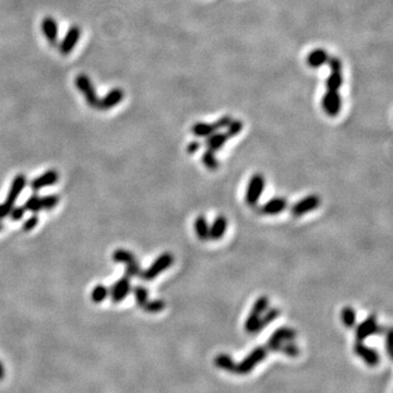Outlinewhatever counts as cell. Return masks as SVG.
<instances>
[{
  "mask_svg": "<svg viewBox=\"0 0 393 393\" xmlns=\"http://www.w3.org/2000/svg\"><path fill=\"white\" fill-rule=\"evenodd\" d=\"M174 262V257L171 252H163L162 255H160L156 259L153 261L152 265H151L147 270L142 271L140 277L142 278L145 282H150V281H153L156 279L161 273L167 270Z\"/></svg>",
  "mask_w": 393,
  "mask_h": 393,
  "instance_id": "obj_1",
  "label": "cell"
},
{
  "mask_svg": "<svg viewBox=\"0 0 393 393\" xmlns=\"http://www.w3.org/2000/svg\"><path fill=\"white\" fill-rule=\"evenodd\" d=\"M266 188V179L261 174H255L250 178L246 189L245 201L249 206L254 207L258 204Z\"/></svg>",
  "mask_w": 393,
  "mask_h": 393,
  "instance_id": "obj_2",
  "label": "cell"
},
{
  "mask_svg": "<svg viewBox=\"0 0 393 393\" xmlns=\"http://www.w3.org/2000/svg\"><path fill=\"white\" fill-rule=\"evenodd\" d=\"M268 351L269 350L267 349V346L257 347V349L252 351L249 355L244 359L243 362L238 365H236L234 372L238 373V374H247V373L251 372V370L255 368L257 364H259L261 361L265 359V357L267 356Z\"/></svg>",
  "mask_w": 393,
  "mask_h": 393,
  "instance_id": "obj_3",
  "label": "cell"
},
{
  "mask_svg": "<svg viewBox=\"0 0 393 393\" xmlns=\"http://www.w3.org/2000/svg\"><path fill=\"white\" fill-rule=\"evenodd\" d=\"M76 86L78 90H80L82 94L86 98L88 104L93 108H98L99 104V98H98V94L95 92L93 84L90 80V78L86 75H79L76 78Z\"/></svg>",
  "mask_w": 393,
  "mask_h": 393,
  "instance_id": "obj_4",
  "label": "cell"
},
{
  "mask_svg": "<svg viewBox=\"0 0 393 393\" xmlns=\"http://www.w3.org/2000/svg\"><path fill=\"white\" fill-rule=\"evenodd\" d=\"M295 338V330L288 327L279 328L274 331L273 334L270 336V339H269L267 343V349L269 351H280L282 344H284L285 342L293 341Z\"/></svg>",
  "mask_w": 393,
  "mask_h": 393,
  "instance_id": "obj_5",
  "label": "cell"
},
{
  "mask_svg": "<svg viewBox=\"0 0 393 393\" xmlns=\"http://www.w3.org/2000/svg\"><path fill=\"white\" fill-rule=\"evenodd\" d=\"M320 200L319 196L317 195H309L306 196L304 198L300 199L299 201H297L296 203H294L291 207V212L295 217H299L307 213L312 212L316 209H318L320 205Z\"/></svg>",
  "mask_w": 393,
  "mask_h": 393,
  "instance_id": "obj_6",
  "label": "cell"
},
{
  "mask_svg": "<svg viewBox=\"0 0 393 393\" xmlns=\"http://www.w3.org/2000/svg\"><path fill=\"white\" fill-rule=\"evenodd\" d=\"M381 331V328L379 327L377 317L375 314H370L369 317L364 320L363 322L359 323L356 328V338L357 341L362 342L364 340H366L369 336H372L374 334H377Z\"/></svg>",
  "mask_w": 393,
  "mask_h": 393,
  "instance_id": "obj_7",
  "label": "cell"
},
{
  "mask_svg": "<svg viewBox=\"0 0 393 393\" xmlns=\"http://www.w3.org/2000/svg\"><path fill=\"white\" fill-rule=\"evenodd\" d=\"M131 292V282L130 278L128 277H122L117 282L114 283V285L111 286L109 290V296L110 299L115 304L118 302H121L123 299H126V297L129 295V293Z\"/></svg>",
  "mask_w": 393,
  "mask_h": 393,
  "instance_id": "obj_8",
  "label": "cell"
},
{
  "mask_svg": "<svg viewBox=\"0 0 393 393\" xmlns=\"http://www.w3.org/2000/svg\"><path fill=\"white\" fill-rule=\"evenodd\" d=\"M26 184H27V178L24 174H18V175L13 178L12 183H11V186L8 192L7 198L4 200V203L8 204L11 207H13L16 199L19 198L21 193L23 192Z\"/></svg>",
  "mask_w": 393,
  "mask_h": 393,
  "instance_id": "obj_9",
  "label": "cell"
},
{
  "mask_svg": "<svg viewBox=\"0 0 393 393\" xmlns=\"http://www.w3.org/2000/svg\"><path fill=\"white\" fill-rule=\"evenodd\" d=\"M58 181H59L58 172L55 171V170H49L47 172H45L44 174H42V175H39L38 177L33 179L30 184V186H31L32 190H34V192H38V190H41L45 187L53 186V185H55Z\"/></svg>",
  "mask_w": 393,
  "mask_h": 393,
  "instance_id": "obj_10",
  "label": "cell"
},
{
  "mask_svg": "<svg viewBox=\"0 0 393 393\" xmlns=\"http://www.w3.org/2000/svg\"><path fill=\"white\" fill-rule=\"evenodd\" d=\"M286 207H288V200L282 196H275V198L268 200L260 207V213L265 215H277L284 212Z\"/></svg>",
  "mask_w": 393,
  "mask_h": 393,
  "instance_id": "obj_11",
  "label": "cell"
},
{
  "mask_svg": "<svg viewBox=\"0 0 393 393\" xmlns=\"http://www.w3.org/2000/svg\"><path fill=\"white\" fill-rule=\"evenodd\" d=\"M81 36V29L79 26H72L70 30L67 32V35L65 36L64 41L61 42L59 50L63 55H68L72 52V49L75 48L78 41Z\"/></svg>",
  "mask_w": 393,
  "mask_h": 393,
  "instance_id": "obj_12",
  "label": "cell"
},
{
  "mask_svg": "<svg viewBox=\"0 0 393 393\" xmlns=\"http://www.w3.org/2000/svg\"><path fill=\"white\" fill-rule=\"evenodd\" d=\"M354 352L357 356L362 357L363 361L365 363H367L370 366H375V365H377L379 363V354L378 352L372 349V347H368L366 345H364L362 342H357L354 346Z\"/></svg>",
  "mask_w": 393,
  "mask_h": 393,
  "instance_id": "obj_13",
  "label": "cell"
},
{
  "mask_svg": "<svg viewBox=\"0 0 393 393\" xmlns=\"http://www.w3.org/2000/svg\"><path fill=\"white\" fill-rule=\"evenodd\" d=\"M123 97H125V93L121 89H114L111 90L110 92H108V94L106 95V97L102 99H99V104H98V109H102V110H107L115 107L116 105L119 104L121 100L123 99Z\"/></svg>",
  "mask_w": 393,
  "mask_h": 393,
  "instance_id": "obj_14",
  "label": "cell"
},
{
  "mask_svg": "<svg viewBox=\"0 0 393 393\" xmlns=\"http://www.w3.org/2000/svg\"><path fill=\"white\" fill-rule=\"evenodd\" d=\"M228 222L227 218L224 215H218L215 217V220L213 221L210 226V233L209 238L212 240H220L223 238V236L225 235L227 231Z\"/></svg>",
  "mask_w": 393,
  "mask_h": 393,
  "instance_id": "obj_15",
  "label": "cell"
},
{
  "mask_svg": "<svg viewBox=\"0 0 393 393\" xmlns=\"http://www.w3.org/2000/svg\"><path fill=\"white\" fill-rule=\"evenodd\" d=\"M57 26H58L57 22H56L53 18H50V16L45 18L42 22L43 33L48 39V42L52 45H56V43H57V36H58Z\"/></svg>",
  "mask_w": 393,
  "mask_h": 393,
  "instance_id": "obj_16",
  "label": "cell"
},
{
  "mask_svg": "<svg viewBox=\"0 0 393 393\" xmlns=\"http://www.w3.org/2000/svg\"><path fill=\"white\" fill-rule=\"evenodd\" d=\"M195 232L196 234V237L200 240L205 241L209 239V233H210V225L207 223L204 215H199L195 221Z\"/></svg>",
  "mask_w": 393,
  "mask_h": 393,
  "instance_id": "obj_17",
  "label": "cell"
},
{
  "mask_svg": "<svg viewBox=\"0 0 393 393\" xmlns=\"http://www.w3.org/2000/svg\"><path fill=\"white\" fill-rule=\"evenodd\" d=\"M262 314H258L250 311L249 316L247 317L245 322V330L248 333H258L260 332V319Z\"/></svg>",
  "mask_w": 393,
  "mask_h": 393,
  "instance_id": "obj_18",
  "label": "cell"
},
{
  "mask_svg": "<svg viewBox=\"0 0 393 393\" xmlns=\"http://www.w3.org/2000/svg\"><path fill=\"white\" fill-rule=\"evenodd\" d=\"M227 139H228L227 134L218 133V134H213V136L210 134V138L206 140V147L211 151H217L225 144Z\"/></svg>",
  "mask_w": 393,
  "mask_h": 393,
  "instance_id": "obj_19",
  "label": "cell"
},
{
  "mask_svg": "<svg viewBox=\"0 0 393 393\" xmlns=\"http://www.w3.org/2000/svg\"><path fill=\"white\" fill-rule=\"evenodd\" d=\"M113 260L116 263H123V265H128V263H130L136 259V256L133 255V252L126 250V249H117L113 252Z\"/></svg>",
  "mask_w": 393,
  "mask_h": 393,
  "instance_id": "obj_20",
  "label": "cell"
},
{
  "mask_svg": "<svg viewBox=\"0 0 393 393\" xmlns=\"http://www.w3.org/2000/svg\"><path fill=\"white\" fill-rule=\"evenodd\" d=\"M341 318L342 322L346 328H354L356 324V312L354 310V308L351 306H346L341 311Z\"/></svg>",
  "mask_w": 393,
  "mask_h": 393,
  "instance_id": "obj_21",
  "label": "cell"
},
{
  "mask_svg": "<svg viewBox=\"0 0 393 393\" xmlns=\"http://www.w3.org/2000/svg\"><path fill=\"white\" fill-rule=\"evenodd\" d=\"M108 295H109V290L106 288L105 285L98 284L97 286H94V289L91 293V299L93 302L99 304V302H102L107 298Z\"/></svg>",
  "mask_w": 393,
  "mask_h": 393,
  "instance_id": "obj_22",
  "label": "cell"
},
{
  "mask_svg": "<svg viewBox=\"0 0 393 393\" xmlns=\"http://www.w3.org/2000/svg\"><path fill=\"white\" fill-rule=\"evenodd\" d=\"M215 364L216 366L222 369L228 370V372H234L236 366L233 358L229 355H226V354H220V355H217L215 357Z\"/></svg>",
  "mask_w": 393,
  "mask_h": 393,
  "instance_id": "obj_23",
  "label": "cell"
},
{
  "mask_svg": "<svg viewBox=\"0 0 393 393\" xmlns=\"http://www.w3.org/2000/svg\"><path fill=\"white\" fill-rule=\"evenodd\" d=\"M133 295H134V299H136L137 305L139 307H142L145 302L149 300V291L147 288H144L143 285L134 286Z\"/></svg>",
  "mask_w": 393,
  "mask_h": 393,
  "instance_id": "obj_24",
  "label": "cell"
},
{
  "mask_svg": "<svg viewBox=\"0 0 393 393\" xmlns=\"http://www.w3.org/2000/svg\"><path fill=\"white\" fill-rule=\"evenodd\" d=\"M202 163H203L204 166L207 168V170L210 171H215L218 168V165H220V163L216 160V157L214 155V152L211 150H207L205 152L202 154Z\"/></svg>",
  "mask_w": 393,
  "mask_h": 393,
  "instance_id": "obj_25",
  "label": "cell"
},
{
  "mask_svg": "<svg viewBox=\"0 0 393 393\" xmlns=\"http://www.w3.org/2000/svg\"><path fill=\"white\" fill-rule=\"evenodd\" d=\"M165 306H166L165 301L163 299H153V300H148L141 308L145 312L157 313L164 309Z\"/></svg>",
  "mask_w": 393,
  "mask_h": 393,
  "instance_id": "obj_26",
  "label": "cell"
},
{
  "mask_svg": "<svg viewBox=\"0 0 393 393\" xmlns=\"http://www.w3.org/2000/svg\"><path fill=\"white\" fill-rule=\"evenodd\" d=\"M24 207L26 211H30L33 213H38L39 211H42L43 207H42L41 196H37L36 194L32 195L30 198L25 201Z\"/></svg>",
  "mask_w": 393,
  "mask_h": 393,
  "instance_id": "obj_27",
  "label": "cell"
},
{
  "mask_svg": "<svg viewBox=\"0 0 393 393\" xmlns=\"http://www.w3.org/2000/svg\"><path fill=\"white\" fill-rule=\"evenodd\" d=\"M280 311L277 308H271V309L266 310L263 312V314L261 316L260 319V329H265L266 327H268L269 324H270L272 321H274L275 319L279 317Z\"/></svg>",
  "mask_w": 393,
  "mask_h": 393,
  "instance_id": "obj_28",
  "label": "cell"
},
{
  "mask_svg": "<svg viewBox=\"0 0 393 393\" xmlns=\"http://www.w3.org/2000/svg\"><path fill=\"white\" fill-rule=\"evenodd\" d=\"M215 127L207 123H196L193 127V132L198 137H207L214 131Z\"/></svg>",
  "mask_w": 393,
  "mask_h": 393,
  "instance_id": "obj_29",
  "label": "cell"
},
{
  "mask_svg": "<svg viewBox=\"0 0 393 393\" xmlns=\"http://www.w3.org/2000/svg\"><path fill=\"white\" fill-rule=\"evenodd\" d=\"M269 307V298L267 296H260L259 298H257V300L252 305L251 311L258 313V314H263L266 310H268Z\"/></svg>",
  "mask_w": 393,
  "mask_h": 393,
  "instance_id": "obj_30",
  "label": "cell"
},
{
  "mask_svg": "<svg viewBox=\"0 0 393 393\" xmlns=\"http://www.w3.org/2000/svg\"><path fill=\"white\" fill-rule=\"evenodd\" d=\"M43 210H52L59 203V196L57 195H47L41 196Z\"/></svg>",
  "mask_w": 393,
  "mask_h": 393,
  "instance_id": "obj_31",
  "label": "cell"
},
{
  "mask_svg": "<svg viewBox=\"0 0 393 393\" xmlns=\"http://www.w3.org/2000/svg\"><path fill=\"white\" fill-rule=\"evenodd\" d=\"M142 273V269L140 267L139 262L137 260H134L130 263L126 265V277L128 278H134V277H140Z\"/></svg>",
  "mask_w": 393,
  "mask_h": 393,
  "instance_id": "obj_32",
  "label": "cell"
},
{
  "mask_svg": "<svg viewBox=\"0 0 393 393\" xmlns=\"http://www.w3.org/2000/svg\"><path fill=\"white\" fill-rule=\"evenodd\" d=\"M280 352H283L284 354H286V355L292 356V357H295L299 354L298 347H297L292 341L288 342V343H285V344H282V346H281V349H280Z\"/></svg>",
  "mask_w": 393,
  "mask_h": 393,
  "instance_id": "obj_33",
  "label": "cell"
},
{
  "mask_svg": "<svg viewBox=\"0 0 393 393\" xmlns=\"http://www.w3.org/2000/svg\"><path fill=\"white\" fill-rule=\"evenodd\" d=\"M25 207L24 206H13L12 209H11L9 215L11 217V220L16 222V221H20L23 218L24 214H25Z\"/></svg>",
  "mask_w": 393,
  "mask_h": 393,
  "instance_id": "obj_34",
  "label": "cell"
},
{
  "mask_svg": "<svg viewBox=\"0 0 393 393\" xmlns=\"http://www.w3.org/2000/svg\"><path fill=\"white\" fill-rule=\"evenodd\" d=\"M38 221H39V218H38L37 213H34V214H33L32 216H30L29 218H27V220H25V222L23 223V227L22 228H23L24 232H30L37 226Z\"/></svg>",
  "mask_w": 393,
  "mask_h": 393,
  "instance_id": "obj_35",
  "label": "cell"
},
{
  "mask_svg": "<svg viewBox=\"0 0 393 393\" xmlns=\"http://www.w3.org/2000/svg\"><path fill=\"white\" fill-rule=\"evenodd\" d=\"M240 129H241V123L239 121L232 122L231 125H229L228 131H227V136L228 137L236 136V134H237L240 131Z\"/></svg>",
  "mask_w": 393,
  "mask_h": 393,
  "instance_id": "obj_36",
  "label": "cell"
},
{
  "mask_svg": "<svg viewBox=\"0 0 393 393\" xmlns=\"http://www.w3.org/2000/svg\"><path fill=\"white\" fill-rule=\"evenodd\" d=\"M11 209H12V207L9 206L8 204H5L4 202H3V203L0 204V221H1L2 218L7 217L9 215Z\"/></svg>",
  "mask_w": 393,
  "mask_h": 393,
  "instance_id": "obj_37",
  "label": "cell"
},
{
  "mask_svg": "<svg viewBox=\"0 0 393 393\" xmlns=\"http://www.w3.org/2000/svg\"><path fill=\"white\" fill-rule=\"evenodd\" d=\"M199 149H200V143L194 141V142H192V143H190V144L188 145L187 151H188V153H189V154H194V153H196V151H198Z\"/></svg>",
  "mask_w": 393,
  "mask_h": 393,
  "instance_id": "obj_38",
  "label": "cell"
},
{
  "mask_svg": "<svg viewBox=\"0 0 393 393\" xmlns=\"http://www.w3.org/2000/svg\"><path fill=\"white\" fill-rule=\"evenodd\" d=\"M392 331L389 330L388 331V334H387V350H388L389 354H391V350H392Z\"/></svg>",
  "mask_w": 393,
  "mask_h": 393,
  "instance_id": "obj_39",
  "label": "cell"
},
{
  "mask_svg": "<svg viewBox=\"0 0 393 393\" xmlns=\"http://www.w3.org/2000/svg\"><path fill=\"white\" fill-rule=\"evenodd\" d=\"M4 375H5V372H4L3 365L1 362H0V380H2L4 378Z\"/></svg>",
  "mask_w": 393,
  "mask_h": 393,
  "instance_id": "obj_40",
  "label": "cell"
},
{
  "mask_svg": "<svg viewBox=\"0 0 393 393\" xmlns=\"http://www.w3.org/2000/svg\"><path fill=\"white\" fill-rule=\"evenodd\" d=\"M3 227H4V225H3V223H2L1 221H0V232H1V231H2V229H3Z\"/></svg>",
  "mask_w": 393,
  "mask_h": 393,
  "instance_id": "obj_41",
  "label": "cell"
}]
</instances>
